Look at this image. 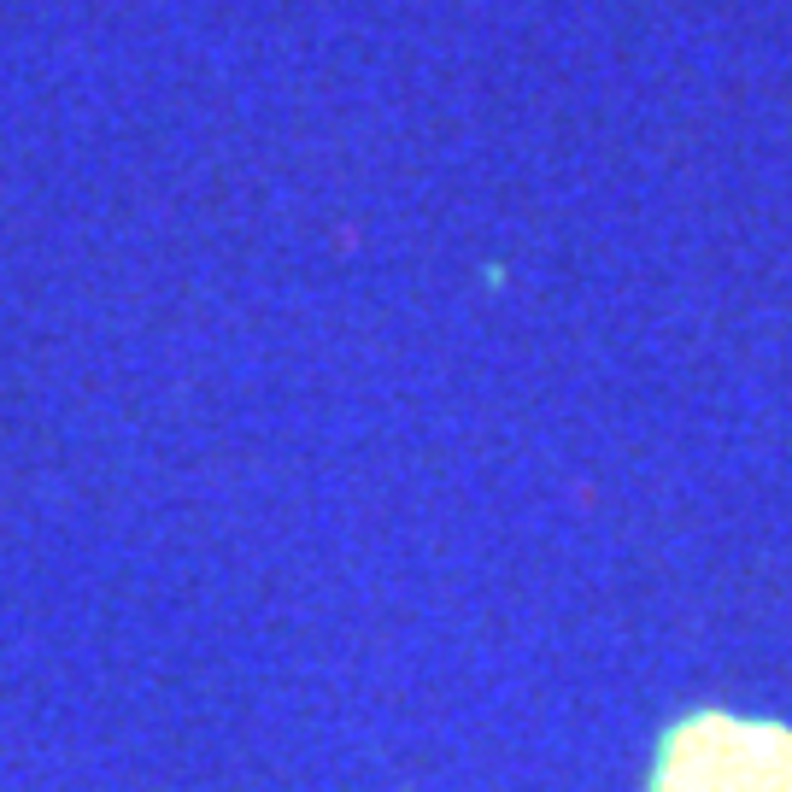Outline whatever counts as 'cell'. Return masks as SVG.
<instances>
[{"label": "cell", "instance_id": "1", "mask_svg": "<svg viewBox=\"0 0 792 792\" xmlns=\"http://www.w3.org/2000/svg\"><path fill=\"white\" fill-rule=\"evenodd\" d=\"M646 792H792V734L704 710L663 734Z\"/></svg>", "mask_w": 792, "mask_h": 792}]
</instances>
